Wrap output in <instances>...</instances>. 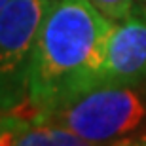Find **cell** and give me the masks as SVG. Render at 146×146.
Here are the masks:
<instances>
[{
  "mask_svg": "<svg viewBox=\"0 0 146 146\" xmlns=\"http://www.w3.org/2000/svg\"><path fill=\"white\" fill-rule=\"evenodd\" d=\"M0 116H2V110H0Z\"/></svg>",
  "mask_w": 146,
  "mask_h": 146,
  "instance_id": "30bf717a",
  "label": "cell"
},
{
  "mask_svg": "<svg viewBox=\"0 0 146 146\" xmlns=\"http://www.w3.org/2000/svg\"><path fill=\"white\" fill-rule=\"evenodd\" d=\"M112 25L91 0L51 2L36 38L29 78V97L44 108L46 118L97 87Z\"/></svg>",
  "mask_w": 146,
  "mask_h": 146,
  "instance_id": "6da1fadb",
  "label": "cell"
},
{
  "mask_svg": "<svg viewBox=\"0 0 146 146\" xmlns=\"http://www.w3.org/2000/svg\"><path fill=\"white\" fill-rule=\"evenodd\" d=\"M146 119V103L133 86H101L57 106L46 123L104 146L137 131Z\"/></svg>",
  "mask_w": 146,
  "mask_h": 146,
  "instance_id": "7a4b0ae2",
  "label": "cell"
},
{
  "mask_svg": "<svg viewBox=\"0 0 146 146\" xmlns=\"http://www.w3.org/2000/svg\"><path fill=\"white\" fill-rule=\"evenodd\" d=\"M112 146H146V133H142L141 137H135V139L119 142V144H112Z\"/></svg>",
  "mask_w": 146,
  "mask_h": 146,
  "instance_id": "52a82bcc",
  "label": "cell"
},
{
  "mask_svg": "<svg viewBox=\"0 0 146 146\" xmlns=\"http://www.w3.org/2000/svg\"><path fill=\"white\" fill-rule=\"evenodd\" d=\"M91 2L101 13L110 17L112 21L123 19L129 13H133V8L137 4V0H91Z\"/></svg>",
  "mask_w": 146,
  "mask_h": 146,
  "instance_id": "8992f818",
  "label": "cell"
},
{
  "mask_svg": "<svg viewBox=\"0 0 146 146\" xmlns=\"http://www.w3.org/2000/svg\"><path fill=\"white\" fill-rule=\"evenodd\" d=\"M146 78V15L129 13L114 21L110 29L103 66L99 70L101 86H135Z\"/></svg>",
  "mask_w": 146,
  "mask_h": 146,
  "instance_id": "277c9868",
  "label": "cell"
},
{
  "mask_svg": "<svg viewBox=\"0 0 146 146\" xmlns=\"http://www.w3.org/2000/svg\"><path fill=\"white\" fill-rule=\"evenodd\" d=\"M8 2H10V0H0V11H2L6 6H8Z\"/></svg>",
  "mask_w": 146,
  "mask_h": 146,
  "instance_id": "9c48e42d",
  "label": "cell"
},
{
  "mask_svg": "<svg viewBox=\"0 0 146 146\" xmlns=\"http://www.w3.org/2000/svg\"><path fill=\"white\" fill-rule=\"evenodd\" d=\"M0 146H99L53 123L23 125L0 116Z\"/></svg>",
  "mask_w": 146,
  "mask_h": 146,
  "instance_id": "5b68a950",
  "label": "cell"
},
{
  "mask_svg": "<svg viewBox=\"0 0 146 146\" xmlns=\"http://www.w3.org/2000/svg\"><path fill=\"white\" fill-rule=\"evenodd\" d=\"M137 8H139V13H142V15H146V0H137Z\"/></svg>",
  "mask_w": 146,
  "mask_h": 146,
  "instance_id": "ba28073f",
  "label": "cell"
},
{
  "mask_svg": "<svg viewBox=\"0 0 146 146\" xmlns=\"http://www.w3.org/2000/svg\"><path fill=\"white\" fill-rule=\"evenodd\" d=\"M53 0H10L0 11V110L29 97L36 38Z\"/></svg>",
  "mask_w": 146,
  "mask_h": 146,
  "instance_id": "3957f363",
  "label": "cell"
}]
</instances>
